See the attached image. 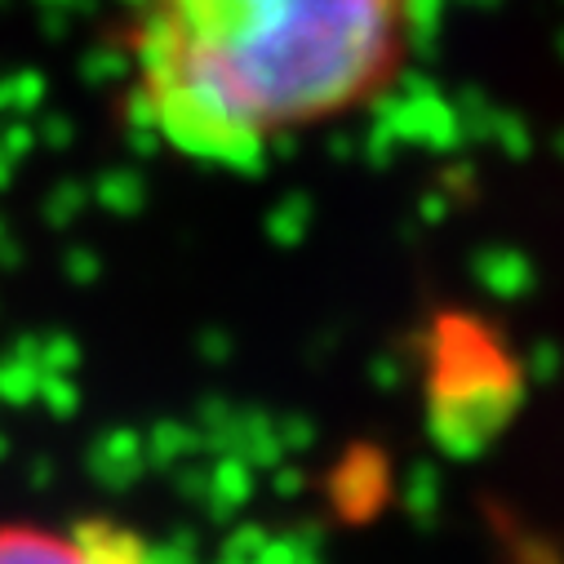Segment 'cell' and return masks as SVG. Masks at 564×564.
Segmentation results:
<instances>
[{"label":"cell","mask_w":564,"mask_h":564,"mask_svg":"<svg viewBox=\"0 0 564 564\" xmlns=\"http://www.w3.org/2000/svg\"><path fill=\"white\" fill-rule=\"evenodd\" d=\"M422 0H133L120 107L174 161L249 174L382 102Z\"/></svg>","instance_id":"obj_1"},{"label":"cell","mask_w":564,"mask_h":564,"mask_svg":"<svg viewBox=\"0 0 564 564\" xmlns=\"http://www.w3.org/2000/svg\"><path fill=\"white\" fill-rule=\"evenodd\" d=\"M0 564H187L170 542L120 516L0 520Z\"/></svg>","instance_id":"obj_2"}]
</instances>
